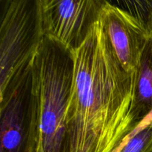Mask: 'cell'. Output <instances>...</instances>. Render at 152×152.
Returning a JSON list of instances; mask_svg holds the SVG:
<instances>
[{
	"label": "cell",
	"mask_w": 152,
	"mask_h": 152,
	"mask_svg": "<svg viewBox=\"0 0 152 152\" xmlns=\"http://www.w3.org/2000/svg\"><path fill=\"white\" fill-rule=\"evenodd\" d=\"M99 19L122 66L128 73L136 75L149 37L145 19L106 1H102Z\"/></svg>",
	"instance_id": "cell-5"
},
{
	"label": "cell",
	"mask_w": 152,
	"mask_h": 152,
	"mask_svg": "<svg viewBox=\"0 0 152 152\" xmlns=\"http://www.w3.org/2000/svg\"><path fill=\"white\" fill-rule=\"evenodd\" d=\"M116 152H152V120L134 131L127 142Z\"/></svg>",
	"instance_id": "cell-7"
},
{
	"label": "cell",
	"mask_w": 152,
	"mask_h": 152,
	"mask_svg": "<svg viewBox=\"0 0 152 152\" xmlns=\"http://www.w3.org/2000/svg\"><path fill=\"white\" fill-rule=\"evenodd\" d=\"M30 66L0 96V152H28Z\"/></svg>",
	"instance_id": "cell-6"
},
{
	"label": "cell",
	"mask_w": 152,
	"mask_h": 152,
	"mask_svg": "<svg viewBox=\"0 0 152 152\" xmlns=\"http://www.w3.org/2000/svg\"><path fill=\"white\" fill-rule=\"evenodd\" d=\"M102 1L38 0L43 37L70 51L77 48L99 19Z\"/></svg>",
	"instance_id": "cell-4"
},
{
	"label": "cell",
	"mask_w": 152,
	"mask_h": 152,
	"mask_svg": "<svg viewBox=\"0 0 152 152\" xmlns=\"http://www.w3.org/2000/svg\"><path fill=\"white\" fill-rule=\"evenodd\" d=\"M73 75L71 51L44 37L30 66L28 152H67Z\"/></svg>",
	"instance_id": "cell-2"
},
{
	"label": "cell",
	"mask_w": 152,
	"mask_h": 152,
	"mask_svg": "<svg viewBox=\"0 0 152 152\" xmlns=\"http://www.w3.org/2000/svg\"><path fill=\"white\" fill-rule=\"evenodd\" d=\"M74 75L67 112V152H115L137 128L135 75L117 59L101 20L71 51Z\"/></svg>",
	"instance_id": "cell-1"
},
{
	"label": "cell",
	"mask_w": 152,
	"mask_h": 152,
	"mask_svg": "<svg viewBox=\"0 0 152 152\" xmlns=\"http://www.w3.org/2000/svg\"><path fill=\"white\" fill-rule=\"evenodd\" d=\"M0 96L29 67L43 37L38 0L5 2L0 30Z\"/></svg>",
	"instance_id": "cell-3"
}]
</instances>
